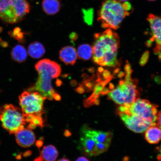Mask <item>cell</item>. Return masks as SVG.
Returning <instances> with one entry per match:
<instances>
[{
    "label": "cell",
    "mask_w": 161,
    "mask_h": 161,
    "mask_svg": "<svg viewBox=\"0 0 161 161\" xmlns=\"http://www.w3.org/2000/svg\"><path fill=\"white\" fill-rule=\"evenodd\" d=\"M148 1H156V0H148Z\"/></svg>",
    "instance_id": "e575fe53"
},
{
    "label": "cell",
    "mask_w": 161,
    "mask_h": 161,
    "mask_svg": "<svg viewBox=\"0 0 161 161\" xmlns=\"http://www.w3.org/2000/svg\"><path fill=\"white\" fill-rule=\"evenodd\" d=\"M3 27H0V33H1L2 32V31H3Z\"/></svg>",
    "instance_id": "d6a6232c"
},
{
    "label": "cell",
    "mask_w": 161,
    "mask_h": 161,
    "mask_svg": "<svg viewBox=\"0 0 161 161\" xmlns=\"http://www.w3.org/2000/svg\"><path fill=\"white\" fill-rule=\"evenodd\" d=\"M82 134L90 137L99 143L110 146L112 134L110 132H104L91 129L86 125L84 126L81 130Z\"/></svg>",
    "instance_id": "8fae6325"
},
{
    "label": "cell",
    "mask_w": 161,
    "mask_h": 161,
    "mask_svg": "<svg viewBox=\"0 0 161 161\" xmlns=\"http://www.w3.org/2000/svg\"><path fill=\"white\" fill-rule=\"evenodd\" d=\"M39 77L33 86L27 90L28 92H37L42 96L52 100L56 93L51 84V80L59 76L61 69L59 64L47 59L40 60L35 66Z\"/></svg>",
    "instance_id": "7a4b0ae2"
},
{
    "label": "cell",
    "mask_w": 161,
    "mask_h": 161,
    "mask_svg": "<svg viewBox=\"0 0 161 161\" xmlns=\"http://www.w3.org/2000/svg\"><path fill=\"white\" fill-rule=\"evenodd\" d=\"M150 23L152 37L151 40L155 43L154 52L156 54L161 53V16L155 15L150 14L147 18Z\"/></svg>",
    "instance_id": "30bf717a"
},
{
    "label": "cell",
    "mask_w": 161,
    "mask_h": 161,
    "mask_svg": "<svg viewBox=\"0 0 161 161\" xmlns=\"http://www.w3.org/2000/svg\"><path fill=\"white\" fill-rule=\"evenodd\" d=\"M0 120L3 127L10 134H15L27 124L21 109L11 104L0 107Z\"/></svg>",
    "instance_id": "8992f818"
},
{
    "label": "cell",
    "mask_w": 161,
    "mask_h": 161,
    "mask_svg": "<svg viewBox=\"0 0 161 161\" xmlns=\"http://www.w3.org/2000/svg\"><path fill=\"white\" fill-rule=\"evenodd\" d=\"M124 78L115 88L108 91V98L120 106H130L138 99L139 92L136 80L132 78V69L129 63L125 66Z\"/></svg>",
    "instance_id": "277c9868"
},
{
    "label": "cell",
    "mask_w": 161,
    "mask_h": 161,
    "mask_svg": "<svg viewBox=\"0 0 161 161\" xmlns=\"http://www.w3.org/2000/svg\"><path fill=\"white\" fill-rule=\"evenodd\" d=\"M80 143L84 152L90 156L98 155L97 146L100 143L90 137L82 135L80 139Z\"/></svg>",
    "instance_id": "5bb4252c"
},
{
    "label": "cell",
    "mask_w": 161,
    "mask_h": 161,
    "mask_svg": "<svg viewBox=\"0 0 161 161\" xmlns=\"http://www.w3.org/2000/svg\"><path fill=\"white\" fill-rule=\"evenodd\" d=\"M45 52V48L41 43L35 42L30 44L28 47V53L31 57L38 59L42 57Z\"/></svg>",
    "instance_id": "d6986e66"
},
{
    "label": "cell",
    "mask_w": 161,
    "mask_h": 161,
    "mask_svg": "<svg viewBox=\"0 0 161 161\" xmlns=\"http://www.w3.org/2000/svg\"><path fill=\"white\" fill-rule=\"evenodd\" d=\"M76 161H90L86 158L85 157H80L79 158H78Z\"/></svg>",
    "instance_id": "4316f807"
},
{
    "label": "cell",
    "mask_w": 161,
    "mask_h": 161,
    "mask_svg": "<svg viewBox=\"0 0 161 161\" xmlns=\"http://www.w3.org/2000/svg\"><path fill=\"white\" fill-rule=\"evenodd\" d=\"M128 1V0H119V1L120 2H126L127 1Z\"/></svg>",
    "instance_id": "836d02e7"
},
{
    "label": "cell",
    "mask_w": 161,
    "mask_h": 161,
    "mask_svg": "<svg viewBox=\"0 0 161 161\" xmlns=\"http://www.w3.org/2000/svg\"><path fill=\"white\" fill-rule=\"evenodd\" d=\"M16 142L23 147L27 148L31 146L36 142L35 133L30 129L24 128L15 134Z\"/></svg>",
    "instance_id": "7c38bea8"
},
{
    "label": "cell",
    "mask_w": 161,
    "mask_h": 161,
    "mask_svg": "<svg viewBox=\"0 0 161 161\" xmlns=\"http://www.w3.org/2000/svg\"><path fill=\"white\" fill-rule=\"evenodd\" d=\"M145 137L149 143H158L161 140V130L156 125L151 126L146 130Z\"/></svg>",
    "instance_id": "2e32d148"
},
{
    "label": "cell",
    "mask_w": 161,
    "mask_h": 161,
    "mask_svg": "<svg viewBox=\"0 0 161 161\" xmlns=\"http://www.w3.org/2000/svg\"><path fill=\"white\" fill-rule=\"evenodd\" d=\"M11 56L12 59L18 63H22L27 59V50L23 46L18 45L12 50Z\"/></svg>",
    "instance_id": "ac0fdd59"
},
{
    "label": "cell",
    "mask_w": 161,
    "mask_h": 161,
    "mask_svg": "<svg viewBox=\"0 0 161 161\" xmlns=\"http://www.w3.org/2000/svg\"><path fill=\"white\" fill-rule=\"evenodd\" d=\"M158 106L145 99L138 98L130 105L119 108L135 114L152 125H156Z\"/></svg>",
    "instance_id": "52a82bcc"
},
{
    "label": "cell",
    "mask_w": 161,
    "mask_h": 161,
    "mask_svg": "<svg viewBox=\"0 0 161 161\" xmlns=\"http://www.w3.org/2000/svg\"><path fill=\"white\" fill-rule=\"evenodd\" d=\"M57 161H70L68 159L65 158H63L62 159H60L58 160Z\"/></svg>",
    "instance_id": "1f68e13d"
},
{
    "label": "cell",
    "mask_w": 161,
    "mask_h": 161,
    "mask_svg": "<svg viewBox=\"0 0 161 161\" xmlns=\"http://www.w3.org/2000/svg\"><path fill=\"white\" fill-rule=\"evenodd\" d=\"M69 39L72 41H74L78 39V35L77 34L75 33H72L70 34L69 36Z\"/></svg>",
    "instance_id": "603a6c76"
},
{
    "label": "cell",
    "mask_w": 161,
    "mask_h": 161,
    "mask_svg": "<svg viewBox=\"0 0 161 161\" xmlns=\"http://www.w3.org/2000/svg\"><path fill=\"white\" fill-rule=\"evenodd\" d=\"M77 53L80 59L84 60H89L93 55V48L88 44H82L78 47Z\"/></svg>",
    "instance_id": "ffe728a7"
},
{
    "label": "cell",
    "mask_w": 161,
    "mask_h": 161,
    "mask_svg": "<svg viewBox=\"0 0 161 161\" xmlns=\"http://www.w3.org/2000/svg\"><path fill=\"white\" fill-rule=\"evenodd\" d=\"M58 156V152L55 147L52 145L44 146L40 156L35 161H55Z\"/></svg>",
    "instance_id": "9a60e30c"
},
{
    "label": "cell",
    "mask_w": 161,
    "mask_h": 161,
    "mask_svg": "<svg viewBox=\"0 0 161 161\" xmlns=\"http://www.w3.org/2000/svg\"><path fill=\"white\" fill-rule=\"evenodd\" d=\"M82 12L83 13L84 22L88 25H92L93 19V9H82Z\"/></svg>",
    "instance_id": "44dd1931"
},
{
    "label": "cell",
    "mask_w": 161,
    "mask_h": 161,
    "mask_svg": "<svg viewBox=\"0 0 161 161\" xmlns=\"http://www.w3.org/2000/svg\"><path fill=\"white\" fill-rule=\"evenodd\" d=\"M0 45L3 47H7L8 46L7 42L5 41H3L0 38Z\"/></svg>",
    "instance_id": "cb8c5ba5"
},
{
    "label": "cell",
    "mask_w": 161,
    "mask_h": 161,
    "mask_svg": "<svg viewBox=\"0 0 161 161\" xmlns=\"http://www.w3.org/2000/svg\"><path fill=\"white\" fill-rule=\"evenodd\" d=\"M42 8L47 15H55L61 9V3L59 0H43Z\"/></svg>",
    "instance_id": "e0dca14e"
},
{
    "label": "cell",
    "mask_w": 161,
    "mask_h": 161,
    "mask_svg": "<svg viewBox=\"0 0 161 161\" xmlns=\"http://www.w3.org/2000/svg\"><path fill=\"white\" fill-rule=\"evenodd\" d=\"M26 0H0V19L6 24H14L23 20L30 12Z\"/></svg>",
    "instance_id": "5b68a950"
},
{
    "label": "cell",
    "mask_w": 161,
    "mask_h": 161,
    "mask_svg": "<svg viewBox=\"0 0 161 161\" xmlns=\"http://www.w3.org/2000/svg\"><path fill=\"white\" fill-rule=\"evenodd\" d=\"M53 98L56 100L60 101L61 100V97H60L59 94L55 93L54 94L53 96Z\"/></svg>",
    "instance_id": "d4e9b609"
},
{
    "label": "cell",
    "mask_w": 161,
    "mask_h": 161,
    "mask_svg": "<svg viewBox=\"0 0 161 161\" xmlns=\"http://www.w3.org/2000/svg\"><path fill=\"white\" fill-rule=\"evenodd\" d=\"M76 91H77L78 92L80 93H83L84 92V88L82 87V86H79L77 88V89L76 90Z\"/></svg>",
    "instance_id": "484cf974"
},
{
    "label": "cell",
    "mask_w": 161,
    "mask_h": 161,
    "mask_svg": "<svg viewBox=\"0 0 161 161\" xmlns=\"http://www.w3.org/2000/svg\"><path fill=\"white\" fill-rule=\"evenodd\" d=\"M96 40L93 48V60L101 66L114 67L119 64L118 59L119 37L110 29L94 35Z\"/></svg>",
    "instance_id": "6da1fadb"
},
{
    "label": "cell",
    "mask_w": 161,
    "mask_h": 161,
    "mask_svg": "<svg viewBox=\"0 0 161 161\" xmlns=\"http://www.w3.org/2000/svg\"><path fill=\"white\" fill-rule=\"evenodd\" d=\"M132 9L131 5L127 2L122 3L117 0H105L98 12V20L102 27L116 30Z\"/></svg>",
    "instance_id": "3957f363"
},
{
    "label": "cell",
    "mask_w": 161,
    "mask_h": 161,
    "mask_svg": "<svg viewBox=\"0 0 161 161\" xmlns=\"http://www.w3.org/2000/svg\"><path fill=\"white\" fill-rule=\"evenodd\" d=\"M42 144H43V142H42V141H38L36 142V145H37V146L38 147H41Z\"/></svg>",
    "instance_id": "f1b7e54d"
},
{
    "label": "cell",
    "mask_w": 161,
    "mask_h": 161,
    "mask_svg": "<svg viewBox=\"0 0 161 161\" xmlns=\"http://www.w3.org/2000/svg\"><path fill=\"white\" fill-rule=\"evenodd\" d=\"M156 122V125L161 130V110L158 114Z\"/></svg>",
    "instance_id": "7402d4cb"
},
{
    "label": "cell",
    "mask_w": 161,
    "mask_h": 161,
    "mask_svg": "<svg viewBox=\"0 0 161 161\" xmlns=\"http://www.w3.org/2000/svg\"><path fill=\"white\" fill-rule=\"evenodd\" d=\"M64 135H65V136H68L71 135V134H70V133L69 131L66 130L65 133H64Z\"/></svg>",
    "instance_id": "f546056e"
},
{
    "label": "cell",
    "mask_w": 161,
    "mask_h": 161,
    "mask_svg": "<svg viewBox=\"0 0 161 161\" xmlns=\"http://www.w3.org/2000/svg\"><path fill=\"white\" fill-rule=\"evenodd\" d=\"M159 152V154L158 157V161H161V145L160 146L159 148H158Z\"/></svg>",
    "instance_id": "83f0119b"
},
{
    "label": "cell",
    "mask_w": 161,
    "mask_h": 161,
    "mask_svg": "<svg viewBox=\"0 0 161 161\" xmlns=\"http://www.w3.org/2000/svg\"><path fill=\"white\" fill-rule=\"evenodd\" d=\"M59 58L66 65H74L77 59V52L72 46H66L60 50Z\"/></svg>",
    "instance_id": "4fadbf2b"
},
{
    "label": "cell",
    "mask_w": 161,
    "mask_h": 161,
    "mask_svg": "<svg viewBox=\"0 0 161 161\" xmlns=\"http://www.w3.org/2000/svg\"><path fill=\"white\" fill-rule=\"evenodd\" d=\"M46 98L37 92H24L19 96V103L24 116L42 115Z\"/></svg>",
    "instance_id": "ba28073f"
},
{
    "label": "cell",
    "mask_w": 161,
    "mask_h": 161,
    "mask_svg": "<svg viewBox=\"0 0 161 161\" xmlns=\"http://www.w3.org/2000/svg\"><path fill=\"white\" fill-rule=\"evenodd\" d=\"M117 112L123 121L130 130L136 133H142L152 125L139 117L135 114L119 107Z\"/></svg>",
    "instance_id": "9c48e42d"
},
{
    "label": "cell",
    "mask_w": 161,
    "mask_h": 161,
    "mask_svg": "<svg viewBox=\"0 0 161 161\" xmlns=\"http://www.w3.org/2000/svg\"><path fill=\"white\" fill-rule=\"evenodd\" d=\"M56 83L58 86H59L61 85L62 82L61 80H58L57 81H56Z\"/></svg>",
    "instance_id": "4dcf8cb0"
}]
</instances>
